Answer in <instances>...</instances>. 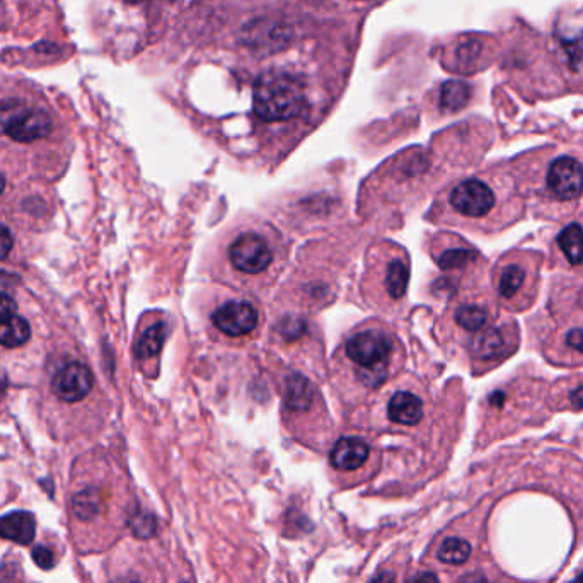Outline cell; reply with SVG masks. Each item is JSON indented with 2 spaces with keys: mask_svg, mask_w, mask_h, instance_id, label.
<instances>
[{
  "mask_svg": "<svg viewBox=\"0 0 583 583\" xmlns=\"http://www.w3.org/2000/svg\"><path fill=\"white\" fill-rule=\"evenodd\" d=\"M565 341H567L568 349H571V350L583 355V330H580V328L571 330L567 334V340Z\"/></svg>",
  "mask_w": 583,
  "mask_h": 583,
  "instance_id": "cell-26",
  "label": "cell"
},
{
  "mask_svg": "<svg viewBox=\"0 0 583 583\" xmlns=\"http://www.w3.org/2000/svg\"><path fill=\"white\" fill-rule=\"evenodd\" d=\"M434 258L440 269L457 271L471 267L478 260V254L466 246H444L437 252L434 251Z\"/></svg>",
  "mask_w": 583,
  "mask_h": 583,
  "instance_id": "cell-18",
  "label": "cell"
},
{
  "mask_svg": "<svg viewBox=\"0 0 583 583\" xmlns=\"http://www.w3.org/2000/svg\"><path fill=\"white\" fill-rule=\"evenodd\" d=\"M497 197L491 186L480 180L469 178L455 184L444 199V214L457 222H478L491 214Z\"/></svg>",
  "mask_w": 583,
  "mask_h": 583,
  "instance_id": "cell-7",
  "label": "cell"
},
{
  "mask_svg": "<svg viewBox=\"0 0 583 583\" xmlns=\"http://www.w3.org/2000/svg\"><path fill=\"white\" fill-rule=\"evenodd\" d=\"M127 4H144V2H149V0H123Z\"/></svg>",
  "mask_w": 583,
  "mask_h": 583,
  "instance_id": "cell-34",
  "label": "cell"
},
{
  "mask_svg": "<svg viewBox=\"0 0 583 583\" xmlns=\"http://www.w3.org/2000/svg\"><path fill=\"white\" fill-rule=\"evenodd\" d=\"M210 331L220 336L224 341H244L260 330L261 311L248 297H225L208 313Z\"/></svg>",
  "mask_w": 583,
  "mask_h": 583,
  "instance_id": "cell-6",
  "label": "cell"
},
{
  "mask_svg": "<svg viewBox=\"0 0 583 583\" xmlns=\"http://www.w3.org/2000/svg\"><path fill=\"white\" fill-rule=\"evenodd\" d=\"M546 183L560 200H575L583 193V167L573 157H560L550 166Z\"/></svg>",
  "mask_w": 583,
  "mask_h": 583,
  "instance_id": "cell-9",
  "label": "cell"
},
{
  "mask_svg": "<svg viewBox=\"0 0 583 583\" xmlns=\"http://www.w3.org/2000/svg\"><path fill=\"white\" fill-rule=\"evenodd\" d=\"M570 402H571V406L573 408H577V410H582L583 408V383L577 387V389H573L571 393H570Z\"/></svg>",
  "mask_w": 583,
  "mask_h": 583,
  "instance_id": "cell-29",
  "label": "cell"
},
{
  "mask_svg": "<svg viewBox=\"0 0 583 583\" xmlns=\"http://www.w3.org/2000/svg\"><path fill=\"white\" fill-rule=\"evenodd\" d=\"M556 243L570 265L583 263V227L580 224H570L558 234Z\"/></svg>",
  "mask_w": 583,
  "mask_h": 583,
  "instance_id": "cell-19",
  "label": "cell"
},
{
  "mask_svg": "<svg viewBox=\"0 0 583 583\" xmlns=\"http://www.w3.org/2000/svg\"><path fill=\"white\" fill-rule=\"evenodd\" d=\"M16 302L13 300V297H9L5 294H0V321L5 319V317L16 314Z\"/></svg>",
  "mask_w": 583,
  "mask_h": 583,
  "instance_id": "cell-27",
  "label": "cell"
},
{
  "mask_svg": "<svg viewBox=\"0 0 583 583\" xmlns=\"http://www.w3.org/2000/svg\"><path fill=\"white\" fill-rule=\"evenodd\" d=\"M379 408L389 425L400 428H415L427 417V400L420 387L408 383H398L383 393Z\"/></svg>",
  "mask_w": 583,
  "mask_h": 583,
  "instance_id": "cell-8",
  "label": "cell"
},
{
  "mask_svg": "<svg viewBox=\"0 0 583 583\" xmlns=\"http://www.w3.org/2000/svg\"><path fill=\"white\" fill-rule=\"evenodd\" d=\"M471 98V87L463 81H450L442 85L440 93V104L447 111H457L464 108Z\"/></svg>",
  "mask_w": 583,
  "mask_h": 583,
  "instance_id": "cell-21",
  "label": "cell"
},
{
  "mask_svg": "<svg viewBox=\"0 0 583 583\" xmlns=\"http://www.w3.org/2000/svg\"><path fill=\"white\" fill-rule=\"evenodd\" d=\"M452 319L459 330H463L466 333L476 334L486 328L490 313L486 307L480 304H461L454 311Z\"/></svg>",
  "mask_w": 583,
  "mask_h": 583,
  "instance_id": "cell-16",
  "label": "cell"
},
{
  "mask_svg": "<svg viewBox=\"0 0 583 583\" xmlns=\"http://www.w3.org/2000/svg\"><path fill=\"white\" fill-rule=\"evenodd\" d=\"M571 583H583V573L582 575H579V577H577V579H575Z\"/></svg>",
  "mask_w": 583,
  "mask_h": 583,
  "instance_id": "cell-35",
  "label": "cell"
},
{
  "mask_svg": "<svg viewBox=\"0 0 583 583\" xmlns=\"http://www.w3.org/2000/svg\"><path fill=\"white\" fill-rule=\"evenodd\" d=\"M527 284V269L520 263H508L501 267L499 277V292L501 299L516 302Z\"/></svg>",
  "mask_w": 583,
  "mask_h": 583,
  "instance_id": "cell-15",
  "label": "cell"
},
{
  "mask_svg": "<svg viewBox=\"0 0 583 583\" xmlns=\"http://www.w3.org/2000/svg\"><path fill=\"white\" fill-rule=\"evenodd\" d=\"M471 544L466 539L461 537H449L442 541L440 548L437 551V556L442 563L447 565H463L466 563L467 558L471 556Z\"/></svg>",
  "mask_w": 583,
  "mask_h": 583,
  "instance_id": "cell-22",
  "label": "cell"
},
{
  "mask_svg": "<svg viewBox=\"0 0 583 583\" xmlns=\"http://www.w3.org/2000/svg\"><path fill=\"white\" fill-rule=\"evenodd\" d=\"M31 336V328L24 317H5L0 321V345L7 349H17L28 343Z\"/></svg>",
  "mask_w": 583,
  "mask_h": 583,
  "instance_id": "cell-17",
  "label": "cell"
},
{
  "mask_svg": "<svg viewBox=\"0 0 583 583\" xmlns=\"http://www.w3.org/2000/svg\"><path fill=\"white\" fill-rule=\"evenodd\" d=\"M74 514L81 520H93L94 517L100 516L104 508V501L101 497L100 490L96 488H89L84 490L83 493H79L74 499Z\"/></svg>",
  "mask_w": 583,
  "mask_h": 583,
  "instance_id": "cell-20",
  "label": "cell"
},
{
  "mask_svg": "<svg viewBox=\"0 0 583 583\" xmlns=\"http://www.w3.org/2000/svg\"><path fill=\"white\" fill-rule=\"evenodd\" d=\"M115 583H140L138 580H134V579H123V580H118Z\"/></svg>",
  "mask_w": 583,
  "mask_h": 583,
  "instance_id": "cell-33",
  "label": "cell"
},
{
  "mask_svg": "<svg viewBox=\"0 0 583 583\" xmlns=\"http://www.w3.org/2000/svg\"><path fill=\"white\" fill-rule=\"evenodd\" d=\"M36 535V518L30 512H13L0 517V537L13 541L19 546L33 543Z\"/></svg>",
  "mask_w": 583,
  "mask_h": 583,
  "instance_id": "cell-13",
  "label": "cell"
},
{
  "mask_svg": "<svg viewBox=\"0 0 583 583\" xmlns=\"http://www.w3.org/2000/svg\"><path fill=\"white\" fill-rule=\"evenodd\" d=\"M13 235L11 231L0 222V260H5L9 256V252L13 250Z\"/></svg>",
  "mask_w": 583,
  "mask_h": 583,
  "instance_id": "cell-25",
  "label": "cell"
},
{
  "mask_svg": "<svg viewBox=\"0 0 583 583\" xmlns=\"http://www.w3.org/2000/svg\"><path fill=\"white\" fill-rule=\"evenodd\" d=\"M34 563L41 570H51L55 565V556L49 548L45 546H36L33 550Z\"/></svg>",
  "mask_w": 583,
  "mask_h": 583,
  "instance_id": "cell-24",
  "label": "cell"
},
{
  "mask_svg": "<svg viewBox=\"0 0 583 583\" xmlns=\"http://www.w3.org/2000/svg\"><path fill=\"white\" fill-rule=\"evenodd\" d=\"M287 251L278 233L268 224H239L224 237L218 267L224 278L243 288H265L284 267Z\"/></svg>",
  "mask_w": 583,
  "mask_h": 583,
  "instance_id": "cell-2",
  "label": "cell"
},
{
  "mask_svg": "<svg viewBox=\"0 0 583 583\" xmlns=\"http://www.w3.org/2000/svg\"><path fill=\"white\" fill-rule=\"evenodd\" d=\"M53 132L50 113L26 98H7L0 101V135L30 144L47 138Z\"/></svg>",
  "mask_w": 583,
  "mask_h": 583,
  "instance_id": "cell-5",
  "label": "cell"
},
{
  "mask_svg": "<svg viewBox=\"0 0 583 583\" xmlns=\"http://www.w3.org/2000/svg\"><path fill=\"white\" fill-rule=\"evenodd\" d=\"M370 583H396V575L393 571H381Z\"/></svg>",
  "mask_w": 583,
  "mask_h": 583,
  "instance_id": "cell-30",
  "label": "cell"
},
{
  "mask_svg": "<svg viewBox=\"0 0 583 583\" xmlns=\"http://www.w3.org/2000/svg\"><path fill=\"white\" fill-rule=\"evenodd\" d=\"M4 188H5V180H4V176L0 174V195H2V191H4Z\"/></svg>",
  "mask_w": 583,
  "mask_h": 583,
  "instance_id": "cell-32",
  "label": "cell"
},
{
  "mask_svg": "<svg viewBox=\"0 0 583 583\" xmlns=\"http://www.w3.org/2000/svg\"><path fill=\"white\" fill-rule=\"evenodd\" d=\"M370 446L360 437H343L334 444L330 454V463L336 471L350 473L366 466L370 459Z\"/></svg>",
  "mask_w": 583,
  "mask_h": 583,
  "instance_id": "cell-11",
  "label": "cell"
},
{
  "mask_svg": "<svg viewBox=\"0 0 583 583\" xmlns=\"http://www.w3.org/2000/svg\"><path fill=\"white\" fill-rule=\"evenodd\" d=\"M408 284L410 258L406 251L393 243H383L370 250L360 284L362 296L370 307L381 313L398 311L408 296Z\"/></svg>",
  "mask_w": 583,
  "mask_h": 583,
  "instance_id": "cell-3",
  "label": "cell"
},
{
  "mask_svg": "<svg viewBox=\"0 0 583 583\" xmlns=\"http://www.w3.org/2000/svg\"><path fill=\"white\" fill-rule=\"evenodd\" d=\"M459 583H488L481 573H469L461 579Z\"/></svg>",
  "mask_w": 583,
  "mask_h": 583,
  "instance_id": "cell-31",
  "label": "cell"
},
{
  "mask_svg": "<svg viewBox=\"0 0 583 583\" xmlns=\"http://www.w3.org/2000/svg\"><path fill=\"white\" fill-rule=\"evenodd\" d=\"M508 350L510 343L501 328H484L480 333L473 334L469 341L471 355L481 362L500 360Z\"/></svg>",
  "mask_w": 583,
  "mask_h": 583,
  "instance_id": "cell-12",
  "label": "cell"
},
{
  "mask_svg": "<svg viewBox=\"0 0 583 583\" xmlns=\"http://www.w3.org/2000/svg\"><path fill=\"white\" fill-rule=\"evenodd\" d=\"M402 360L396 333L381 322H367L347 334L334 353V381L349 400H364L400 372Z\"/></svg>",
  "mask_w": 583,
  "mask_h": 583,
  "instance_id": "cell-1",
  "label": "cell"
},
{
  "mask_svg": "<svg viewBox=\"0 0 583 583\" xmlns=\"http://www.w3.org/2000/svg\"><path fill=\"white\" fill-rule=\"evenodd\" d=\"M406 583H440L432 571H420Z\"/></svg>",
  "mask_w": 583,
  "mask_h": 583,
  "instance_id": "cell-28",
  "label": "cell"
},
{
  "mask_svg": "<svg viewBox=\"0 0 583 583\" xmlns=\"http://www.w3.org/2000/svg\"><path fill=\"white\" fill-rule=\"evenodd\" d=\"M167 338V324L163 321H157L150 324L149 328L140 334L135 353L137 358L142 362H152L159 358V353L163 350V345Z\"/></svg>",
  "mask_w": 583,
  "mask_h": 583,
  "instance_id": "cell-14",
  "label": "cell"
},
{
  "mask_svg": "<svg viewBox=\"0 0 583 583\" xmlns=\"http://www.w3.org/2000/svg\"><path fill=\"white\" fill-rule=\"evenodd\" d=\"M305 111L304 89L287 74H268L254 87V115L265 123H287Z\"/></svg>",
  "mask_w": 583,
  "mask_h": 583,
  "instance_id": "cell-4",
  "label": "cell"
},
{
  "mask_svg": "<svg viewBox=\"0 0 583 583\" xmlns=\"http://www.w3.org/2000/svg\"><path fill=\"white\" fill-rule=\"evenodd\" d=\"M93 385H94V379L91 370L77 362L62 367L51 381L53 394L66 402H79L85 400L87 394L93 391Z\"/></svg>",
  "mask_w": 583,
  "mask_h": 583,
  "instance_id": "cell-10",
  "label": "cell"
},
{
  "mask_svg": "<svg viewBox=\"0 0 583 583\" xmlns=\"http://www.w3.org/2000/svg\"><path fill=\"white\" fill-rule=\"evenodd\" d=\"M130 527H132V533L140 537V539H149L154 534H155V529H157V522L154 516H150L147 512H138L132 517L130 520Z\"/></svg>",
  "mask_w": 583,
  "mask_h": 583,
  "instance_id": "cell-23",
  "label": "cell"
}]
</instances>
